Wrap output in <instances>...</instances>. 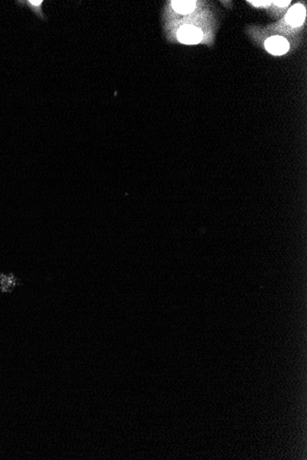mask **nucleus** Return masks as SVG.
I'll return each mask as SVG.
<instances>
[{
  "label": "nucleus",
  "mask_w": 307,
  "mask_h": 460,
  "mask_svg": "<svg viewBox=\"0 0 307 460\" xmlns=\"http://www.w3.org/2000/svg\"><path fill=\"white\" fill-rule=\"evenodd\" d=\"M178 39L180 42L185 44H196L202 41L203 32L194 26L185 25L179 29L177 32Z\"/></svg>",
  "instance_id": "1"
},
{
  "label": "nucleus",
  "mask_w": 307,
  "mask_h": 460,
  "mask_svg": "<svg viewBox=\"0 0 307 460\" xmlns=\"http://www.w3.org/2000/svg\"><path fill=\"white\" fill-rule=\"evenodd\" d=\"M22 286L21 280L12 272L0 271V293L10 294L17 287Z\"/></svg>",
  "instance_id": "2"
},
{
  "label": "nucleus",
  "mask_w": 307,
  "mask_h": 460,
  "mask_svg": "<svg viewBox=\"0 0 307 460\" xmlns=\"http://www.w3.org/2000/svg\"><path fill=\"white\" fill-rule=\"evenodd\" d=\"M265 48L269 53L282 55L289 50V42L282 36H273L265 41Z\"/></svg>",
  "instance_id": "3"
},
{
  "label": "nucleus",
  "mask_w": 307,
  "mask_h": 460,
  "mask_svg": "<svg viewBox=\"0 0 307 460\" xmlns=\"http://www.w3.org/2000/svg\"><path fill=\"white\" fill-rule=\"evenodd\" d=\"M306 14L307 13H306L305 7L300 4H297L296 6H293L287 13L286 20L291 26L298 27L304 23L305 18H306Z\"/></svg>",
  "instance_id": "4"
},
{
  "label": "nucleus",
  "mask_w": 307,
  "mask_h": 460,
  "mask_svg": "<svg viewBox=\"0 0 307 460\" xmlns=\"http://www.w3.org/2000/svg\"><path fill=\"white\" fill-rule=\"evenodd\" d=\"M18 6H27L29 10L33 12L37 18L41 20H46V17L42 11V0H26V1H17Z\"/></svg>",
  "instance_id": "5"
},
{
  "label": "nucleus",
  "mask_w": 307,
  "mask_h": 460,
  "mask_svg": "<svg viewBox=\"0 0 307 460\" xmlns=\"http://www.w3.org/2000/svg\"><path fill=\"white\" fill-rule=\"evenodd\" d=\"M172 7L180 14H188L194 10L195 1H172Z\"/></svg>",
  "instance_id": "6"
},
{
  "label": "nucleus",
  "mask_w": 307,
  "mask_h": 460,
  "mask_svg": "<svg viewBox=\"0 0 307 460\" xmlns=\"http://www.w3.org/2000/svg\"><path fill=\"white\" fill-rule=\"evenodd\" d=\"M250 3H252L255 6H261V5H269L271 2L270 1H251Z\"/></svg>",
  "instance_id": "7"
},
{
  "label": "nucleus",
  "mask_w": 307,
  "mask_h": 460,
  "mask_svg": "<svg viewBox=\"0 0 307 460\" xmlns=\"http://www.w3.org/2000/svg\"><path fill=\"white\" fill-rule=\"evenodd\" d=\"M274 3H275L277 6H286L290 3V1H274Z\"/></svg>",
  "instance_id": "8"
}]
</instances>
